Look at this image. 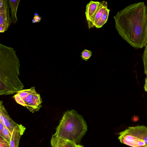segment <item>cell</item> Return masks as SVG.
<instances>
[{
    "instance_id": "obj_1",
    "label": "cell",
    "mask_w": 147,
    "mask_h": 147,
    "mask_svg": "<svg viewBox=\"0 0 147 147\" xmlns=\"http://www.w3.org/2000/svg\"><path fill=\"white\" fill-rule=\"evenodd\" d=\"M119 34L131 47L142 49L147 44V8L144 2L130 4L114 16Z\"/></svg>"
},
{
    "instance_id": "obj_2",
    "label": "cell",
    "mask_w": 147,
    "mask_h": 147,
    "mask_svg": "<svg viewBox=\"0 0 147 147\" xmlns=\"http://www.w3.org/2000/svg\"><path fill=\"white\" fill-rule=\"evenodd\" d=\"M12 48L0 44V95L13 94L22 90L19 78L20 62Z\"/></svg>"
},
{
    "instance_id": "obj_3",
    "label": "cell",
    "mask_w": 147,
    "mask_h": 147,
    "mask_svg": "<svg viewBox=\"0 0 147 147\" xmlns=\"http://www.w3.org/2000/svg\"><path fill=\"white\" fill-rule=\"evenodd\" d=\"M83 117L74 110L65 112L53 134L55 136L77 144L87 131Z\"/></svg>"
},
{
    "instance_id": "obj_4",
    "label": "cell",
    "mask_w": 147,
    "mask_h": 147,
    "mask_svg": "<svg viewBox=\"0 0 147 147\" xmlns=\"http://www.w3.org/2000/svg\"><path fill=\"white\" fill-rule=\"evenodd\" d=\"M119 134L122 143L131 147H147V127L144 125L129 127Z\"/></svg>"
},
{
    "instance_id": "obj_5",
    "label": "cell",
    "mask_w": 147,
    "mask_h": 147,
    "mask_svg": "<svg viewBox=\"0 0 147 147\" xmlns=\"http://www.w3.org/2000/svg\"><path fill=\"white\" fill-rule=\"evenodd\" d=\"M13 97L18 104L32 113L38 111L41 107L42 98L34 86L17 92Z\"/></svg>"
},
{
    "instance_id": "obj_6",
    "label": "cell",
    "mask_w": 147,
    "mask_h": 147,
    "mask_svg": "<svg viewBox=\"0 0 147 147\" xmlns=\"http://www.w3.org/2000/svg\"><path fill=\"white\" fill-rule=\"evenodd\" d=\"M110 10L107 8V2H100L98 8L90 21L88 23V28L95 27L101 28L108 20Z\"/></svg>"
},
{
    "instance_id": "obj_7",
    "label": "cell",
    "mask_w": 147,
    "mask_h": 147,
    "mask_svg": "<svg viewBox=\"0 0 147 147\" xmlns=\"http://www.w3.org/2000/svg\"><path fill=\"white\" fill-rule=\"evenodd\" d=\"M8 0L0 1V32L7 31L11 23Z\"/></svg>"
},
{
    "instance_id": "obj_8",
    "label": "cell",
    "mask_w": 147,
    "mask_h": 147,
    "mask_svg": "<svg viewBox=\"0 0 147 147\" xmlns=\"http://www.w3.org/2000/svg\"><path fill=\"white\" fill-rule=\"evenodd\" d=\"M0 120L3 123L11 134L14 128L18 125L9 115L1 100L0 101Z\"/></svg>"
},
{
    "instance_id": "obj_9",
    "label": "cell",
    "mask_w": 147,
    "mask_h": 147,
    "mask_svg": "<svg viewBox=\"0 0 147 147\" xmlns=\"http://www.w3.org/2000/svg\"><path fill=\"white\" fill-rule=\"evenodd\" d=\"M26 129V127L22 125L18 124L12 134L9 147H18L20 138Z\"/></svg>"
},
{
    "instance_id": "obj_10",
    "label": "cell",
    "mask_w": 147,
    "mask_h": 147,
    "mask_svg": "<svg viewBox=\"0 0 147 147\" xmlns=\"http://www.w3.org/2000/svg\"><path fill=\"white\" fill-rule=\"evenodd\" d=\"M51 144L52 147H84L83 146L52 135Z\"/></svg>"
},
{
    "instance_id": "obj_11",
    "label": "cell",
    "mask_w": 147,
    "mask_h": 147,
    "mask_svg": "<svg viewBox=\"0 0 147 147\" xmlns=\"http://www.w3.org/2000/svg\"><path fill=\"white\" fill-rule=\"evenodd\" d=\"M100 2L91 1L86 5L85 11L86 19L88 23L97 11Z\"/></svg>"
},
{
    "instance_id": "obj_12",
    "label": "cell",
    "mask_w": 147,
    "mask_h": 147,
    "mask_svg": "<svg viewBox=\"0 0 147 147\" xmlns=\"http://www.w3.org/2000/svg\"><path fill=\"white\" fill-rule=\"evenodd\" d=\"M11 13V23L15 24L18 22L17 12L20 0H8Z\"/></svg>"
},
{
    "instance_id": "obj_13",
    "label": "cell",
    "mask_w": 147,
    "mask_h": 147,
    "mask_svg": "<svg viewBox=\"0 0 147 147\" xmlns=\"http://www.w3.org/2000/svg\"><path fill=\"white\" fill-rule=\"evenodd\" d=\"M11 135L12 134L5 125L2 132L0 133V136L3 137L9 143L10 141Z\"/></svg>"
},
{
    "instance_id": "obj_14",
    "label": "cell",
    "mask_w": 147,
    "mask_h": 147,
    "mask_svg": "<svg viewBox=\"0 0 147 147\" xmlns=\"http://www.w3.org/2000/svg\"><path fill=\"white\" fill-rule=\"evenodd\" d=\"M142 58L144 67V73L146 75L145 80H147V44L145 46Z\"/></svg>"
},
{
    "instance_id": "obj_15",
    "label": "cell",
    "mask_w": 147,
    "mask_h": 147,
    "mask_svg": "<svg viewBox=\"0 0 147 147\" xmlns=\"http://www.w3.org/2000/svg\"><path fill=\"white\" fill-rule=\"evenodd\" d=\"M81 57L82 59L87 61L92 56V52L89 50L84 49L81 53Z\"/></svg>"
},
{
    "instance_id": "obj_16",
    "label": "cell",
    "mask_w": 147,
    "mask_h": 147,
    "mask_svg": "<svg viewBox=\"0 0 147 147\" xmlns=\"http://www.w3.org/2000/svg\"><path fill=\"white\" fill-rule=\"evenodd\" d=\"M9 143L0 136V147H9Z\"/></svg>"
},
{
    "instance_id": "obj_17",
    "label": "cell",
    "mask_w": 147,
    "mask_h": 147,
    "mask_svg": "<svg viewBox=\"0 0 147 147\" xmlns=\"http://www.w3.org/2000/svg\"><path fill=\"white\" fill-rule=\"evenodd\" d=\"M41 18L38 13H35L32 22L33 23L39 22L41 20Z\"/></svg>"
},
{
    "instance_id": "obj_18",
    "label": "cell",
    "mask_w": 147,
    "mask_h": 147,
    "mask_svg": "<svg viewBox=\"0 0 147 147\" xmlns=\"http://www.w3.org/2000/svg\"><path fill=\"white\" fill-rule=\"evenodd\" d=\"M5 125L0 120V133H1Z\"/></svg>"
},
{
    "instance_id": "obj_19",
    "label": "cell",
    "mask_w": 147,
    "mask_h": 147,
    "mask_svg": "<svg viewBox=\"0 0 147 147\" xmlns=\"http://www.w3.org/2000/svg\"><path fill=\"white\" fill-rule=\"evenodd\" d=\"M145 91L147 92V80H145V84L144 86Z\"/></svg>"
},
{
    "instance_id": "obj_20",
    "label": "cell",
    "mask_w": 147,
    "mask_h": 147,
    "mask_svg": "<svg viewBox=\"0 0 147 147\" xmlns=\"http://www.w3.org/2000/svg\"><path fill=\"white\" fill-rule=\"evenodd\" d=\"M147 8V6H146Z\"/></svg>"
}]
</instances>
